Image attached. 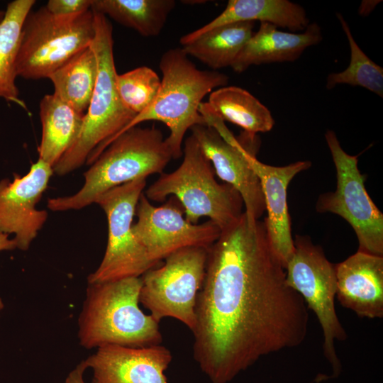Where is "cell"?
I'll list each match as a JSON object with an SVG mask.
<instances>
[{"label":"cell","mask_w":383,"mask_h":383,"mask_svg":"<svg viewBox=\"0 0 383 383\" xmlns=\"http://www.w3.org/2000/svg\"><path fill=\"white\" fill-rule=\"evenodd\" d=\"M195 317L194 358L211 383L304 342L308 308L287 284L264 221L243 211L209 248Z\"/></svg>","instance_id":"1"},{"label":"cell","mask_w":383,"mask_h":383,"mask_svg":"<svg viewBox=\"0 0 383 383\" xmlns=\"http://www.w3.org/2000/svg\"><path fill=\"white\" fill-rule=\"evenodd\" d=\"M141 287V277L88 284L77 321L81 346L92 349L107 345L141 348L161 344L159 323L139 307Z\"/></svg>","instance_id":"2"},{"label":"cell","mask_w":383,"mask_h":383,"mask_svg":"<svg viewBox=\"0 0 383 383\" xmlns=\"http://www.w3.org/2000/svg\"><path fill=\"white\" fill-rule=\"evenodd\" d=\"M93 13L94 36L91 46L98 65L96 82L76 140L52 168L60 176L85 162L92 164L136 116L124 106L117 91L112 26L106 16Z\"/></svg>","instance_id":"3"},{"label":"cell","mask_w":383,"mask_h":383,"mask_svg":"<svg viewBox=\"0 0 383 383\" xmlns=\"http://www.w3.org/2000/svg\"><path fill=\"white\" fill-rule=\"evenodd\" d=\"M172 158L160 130L134 126L118 135L91 164L76 194L49 199L48 207L54 211L83 209L114 187L162 174Z\"/></svg>","instance_id":"4"},{"label":"cell","mask_w":383,"mask_h":383,"mask_svg":"<svg viewBox=\"0 0 383 383\" xmlns=\"http://www.w3.org/2000/svg\"><path fill=\"white\" fill-rule=\"evenodd\" d=\"M160 69L162 79L156 98L112 141L140 123L157 121L170 128V134L165 140L172 157L178 159L183 155L182 143L187 131L196 125H206L199 111L202 99L215 88L225 87L228 77L218 71L198 69L183 49L179 48H171L162 54Z\"/></svg>","instance_id":"5"},{"label":"cell","mask_w":383,"mask_h":383,"mask_svg":"<svg viewBox=\"0 0 383 383\" xmlns=\"http://www.w3.org/2000/svg\"><path fill=\"white\" fill-rule=\"evenodd\" d=\"M182 150L184 157L179 167L160 174L145 196L157 202L174 196L189 223L197 224L201 217L206 216L223 230L243 213L240 194L231 185L216 180L211 162L192 135L186 138Z\"/></svg>","instance_id":"6"},{"label":"cell","mask_w":383,"mask_h":383,"mask_svg":"<svg viewBox=\"0 0 383 383\" xmlns=\"http://www.w3.org/2000/svg\"><path fill=\"white\" fill-rule=\"evenodd\" d=\"M94 36L91 9L72 16H57L45 6L30 11L21 30L16 61L18 76L48 78L72 57L89 47Z\"/></svg>","instance_id":"7"},{"label":"cell","mask_w":383,"mask_h":383,"mask_svg":"<svg viewBox=\"0 0 383 383\" xmlns=\"http://www.w3.org/2000/svg\"><path fill=\"white\" fill-rule=\"evenodd\" d=\"M294 253L286 269L287 284L304 299L316 314L323 335V354L333 369V377L341 372L335 342L347 338L335 309L337 282L335 265L326 258L323 250L309 237L296 235Z\"/></svg>","instance_id":"8"},{"label":"cell","mask_w":383,"mask_h":383,"mask_svg":"<svg viewBox=\"0 0 383 383\" xmlns=\"http://www.w3.org/2000/svg\"><path fill=\"white\" fill-rule=\"evenodd\" d=\"M208 249H179L166 257L163 265L141 276L139 303L156 321L170 317L194 330L196 298L204 279Z\"/></svg>","instance_id":"9"},{"label":"cell","mask_w":383,"mask_h":383,"mask_svg":"<svg viewBox=\"0 0 383 383\" xmlns=\"http://www.w3.org/2000/svg\"><path fill=\"white\" fill-rule=\"evenodd\" d=\"M146 179L139 178L114 187L96 201L107 218L108 240L100 265L87 277L88 284L140 277L157 265L150 260L132 231Z\"/></svg>","instance_id":"10"},{"label":"cell","mask_w":383,"mask_h":383,"mask_svg":"<svg viewBox=\"0 0 383 383\" xmlns=\"http://www.w3.org/2000/svg\"><path fill=\"white\" fill-rule=\"evenodd\" d=\"M325 138L336 170L337 187L318 197L316 211L348 221L357 238V251L383 256V214L367 192L357 156L344 151L334 131L328 130Z\"/></svg>","instance_id":"11"},{"label":"cell","mask_w":383,"mask_h":383,"mask_svg":"<svg viewBox=\"0 0 383 383\" xmlns=\"http://www.w3.org/2000/svg\"><path fill=\"white\" fill-rule=\"evenodd\" d=\"M138 220L132 226L136 239L150 260L159 264L171 253L187 247L209 248L221 230L212 221L201 224L189 223L179 201L171 196L160 206H153L143 193L138 202Z\"/></svg>","instance_id":"12"},{"label":"cell","mask_w":383,"mask_h":383,"mask_svg":"<svg viewBox=\"0 0 383 383\" xmlns=\"http://www.w3.org/2000/svg\"><path fill=\"white\" fill-rule=\"evenodd\" d=\"M191 131L216 175L240 194L247 216L259 220L265 211V202L260 182L248 159L260 147L259 136L243 131L238 138L232 135L226 140L207 125H196Z\"/></svg>","instance_id":"13"},{"label":"cell","mask_w":383,"mask_h":383,"mask_svg":"<svg viewBox=\"0 0 383 383\" xmlns=\"http://www.w3.org/2000/svg\"><path fill=\"white\" fill-rule=\"evenodd\" d=\"M52 174V167L38 159L25 175L0 180V233L14 234L21 250L29 248L48 218V212L35 206Z\"/></svg>","instance_id":"14"},{"label":"cell","mask_w":383,"mask_h":383,"mask_svg":"<svg viewBox=\"0 0 383 383\" xmlns=\"http://www.w3.org/2000/svg\"><path fill=\"white\" fill-rule=\"evenodd\" d=\"M172 359L165 346L132 348L107 345L84 362L92 371L91 383H168L165 371Z\"/></svg>","instance_id":"15"},{"label":"cell","mask_w":383,"mask_h":383,"mask_svg":"<svg viewBox=\"0 0 383 383\" xmlns=\"http://www.w3.org/2000/svg\"><path fill=\"white\" fill-rule=\"evenodd\" d=\"M249 155V162L262 187L267 216L264 220L270 245L284 269L292 257L294 247L292 236L291 219L287 204V189L289 182L300 172L309 169L310 161H298L286 166L264 164Z\"/></svg>","instance_id":"16"},{"label":"cell","mask_w":383,"mask_h":383,"mask_svg":"<svg viewBox=\"0 0 383 383\" xmlns=\"http://www.w3.org/2000/svg\"><path fill=\"white\" fill-rule=\"evenodd\" d=\"M336 296L360 317H383V256L357 251L335 265Z\"/></svg>","instance_id":"17"},{"label":"cell","mask_w":383,"mask_h":383,"mask_svg":"<svg viewBox=\"0 0 383 383\" xmlns=\"http://www.w3.org/2000/svg\"><path fill=\"white\" fill-rule=\"evenodd\" d=\"M321 40V30L316 23L297 33L282 31L272 24L261 22L231 67L240 73L252 65L294 61L307 48Z\"/></svg>","instance_id":"18"},{"label":"cell","mask_w":383,"mask_h":383,"mask_svg":"<svg viewBox=\"0 0 383 383\" xmlns=\"http://www.w3.org/2000/svg\"><path fill=\"white\" fill-rule=\"evenodd\" d=\"M260 21L292 31H304L309 24L304 9L287 0H229L216 18L187 35L179 41L183 46L218 26L242 21Z\"/></svg>","instance_id":"19"},{"label":"cell","mask_w":383,"mask_h":383,"mask_svg":"<svg viewBox=\"0 0 383 383\" xmlns=\"http://www.w3.org/2000/svg\"><path fill=\"white\" fill-rule=\"evenodd\" d=\"M84 115L55 94L45 95L40 102L42 135L38 159L53 168L76 140Z\"/></svg>","instance_id":"20"},{"label":"cell","mask_w":383,"mask_h":383,"mask_svg":"<svg viewBox=\"0 0 383 383\" xmlns=\"http://www.w3.org/2000/svg\"><path fill=\"white\" fill-rule=\"evenodd\" d=\"M35 4V0L9 2L0 22V99L13 103L26 111L27 106L19 97L16 84V61L23 24Z\"/></svg>","instance_id":"21"},{"label":"cell","mask_w":383,"mask_h":383,"mask_svg":"<svg viewBox=\"0 0 383 383\" xmlns=\"http://www.w3.org/2000/svg\"><path fill=\"white\" fill-rule=\"evenodd\" d=\"M255 22L242 21L222 25L197 37L182 48L186 54L213 70L231 67L251 38Z\"/></svg>","instance_id":"22"},{"label":"cell","mask_w":383,"mask_h":383,"mask_svg":"<svg viewBox=\"0 0 383 383\" xmlns=\"http://www.w3.org/2000/svg\"><path fill=\"white\" fill-rule=\"evenodd\" d=\"M98 65L91 45L82 50L48 77L56 96L84 114L95 87Z\"/></svg>","instance_id":"23"},{"label":"cell","mask_w":383,"mask_h":383,"mask_svg":"<svg viewBox=\"0 0 383 383\" xmlns=\"http://www.w3.org/2000/svg\"><path fill=\"white\" fill-rule=\"evenodd\" d=\"M207 103L223 121L240 126L244 132L265 133L274 126V120L270 110L243 88L220 87L210 94Z\"/></svg>","instance_id":"24"},{"label":"cell","mask_w":383,"mask_h":383,"mask_svg":"<svg viewBox=\"0 0 383 383\" xmlns=\"http://www.w3.org/2000/svg\"><path fill=\"white\" fill-rule=\"evenodd\" d=\"M174 0H92L91 9L145 37L157 36L175 6Z\"/></svg>","instance_id":"25"},{"label":"cell","mask_w":383,"mask_h":383,"mask_svg":"<svg viewBox=\"0 0 383 383\" xmlns=\"http://www.w3.org/2000/svg\"><path fill=\"white\" fill-rule=\"evenodd\" d=\"M350 50L348 67L340 72L331 73L326 80V88L331 89L338 84L359 86L383 96V69L373 62L361 50L355 40L350 28L341 13H337Z\"/></svg>","instance_id":"26"},{"label":"cell","mask_w":383,"mask_h":383,"mask_svg":"<svg viewBox=\"0 0 383 383\" xmlns=\"http://www.w3.org/2000/svg\"><path fill=\"white\" fill-rule=\"evenodd\" d=\"M160 86L159 76L146 66L116 76V88L119 97L124 106L136 116L153 102Z\"/></svg>","instance_id":"27"},{"label":"cell","mask_w":383,"mask_h":383,"mask_svg":"<svg viewBox=\"0 0 383 383\" xmlns=\"http://www.w3.org/2000/svg\"><path fill=\"white\" fill-rule=\"evenodd\" d=\"M92 0H49L45 7L57 16H72L91 9Z\"/></svg>","instance_id":"28"},{"label":"cell","mask_w":383,"mask_h":383,"mask_svg":"<svg viewBox=\"0 0 383 383\" xmlns=\"http://www.w3.org/2000/svg\"><path fill=\"white\" fill-rule=\"evenodd\" d=\"M87 369L84 360L80 362L67 376L65 383H85L84 373Z\"/></svg>","instance_id":"29"},{"label":"cell","mask_w":383,"mask_h":383,"mask_svg":"<svg viewBox=\"0 0 383 383\" xmlns=\"http://www.w3.org/2000/svg\"><path fill=\"white\" fill-rule=\"evenodd\" d=\"M17 248L13 238H9V235L0 233V252L3 250H12ZM4 308V304L0 298V311Z\"/></svg>","instance_id":"30"},{"label":"cell","mask_w":383,"mask_h":383,"mask_svg":"<svg viewBox=\"0 0 383 383\" xmlns=\"http://www.w3.org/2000/svg\"><path fill=\"white\" fill-rule=\"evenodd\" d=\"M380 2L381 1H362L358 9L359 14L362 16L369 15Z\"/></svg>","instance_id":"31"},{"label":"cell","mask_w":383,"mask_h":383,"mask_svg":"<svg viewBox=\"0 0 383 383\" xmlns=\"http://www.w3.org/2000/svg\"><path fill=\"white\" fill-rule=\"evenodd\" d=\"M4 13H5V9L4 10L0 8V22L4 18Z\"/></svg>","instance_id":"32"}]
</instances>
